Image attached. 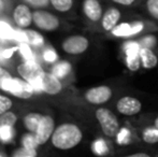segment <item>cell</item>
<instances>
[{
    "label": "cell",
    "mask_w": 158,
    "mask_h": 157,
    "mask_svg": "<svg viewBox=\"0 0 158 157\" xmlns=\"http://www.w3.org/2000/svg\"><path fill=\"white\" fill-rule=\"evenodd\" d=\"M150 32H158V24L148 16H143L135 12L106 34V38L128 41L139 39Z\"/></svg>",
    "instance_id": "1"
},
{
    "label": "cell",
    "mask_w": 158,
    "mask_h": 157,
    "mask_svg": "<svg viewBox=\"0 0 158 157\" xmlns=\"http://www.w3.org/2000/svg\"><path fill=\"white\" fill-rule=\"evenodd\" d=\"M81 108L86 114L90 116L99 136L115 143L117 136L123 128V122L121 121L119 116L109 105H100V107L81 105Z\"/></svg>",
    "instance_id": "2"
},
{
    "label": "cell",
    "mask_w": 158,
    "mask_h": 157,
    "mask_svg": "<svg viewBox=\"0 0 158 157\" xmlns=\"http://www.w3.org/2000/svg\"><path fill=\"white\" fill-rule=\"evenodd\" d=\"M126 88L127 87L122 82H110L87 88L82 93L81 97L79 98H81L82 105L85 107L110 105L117 95L121 94Z\"/></svg>",
    "instance_id": "3"
},
{
    "label": "cell",
    "mask_w": 158,
    "mask_h": 157,
    "mask_svg": "<svg viewBox=\"0 0 158 157\" xmlns=\"http://www.w3.org/2000/svg\"><path fill=\"white\" fill-rule=\"evenodd\" d=\"M84 130L77 122L68 121L56 126L51 138V143L59 151H70L82 143Z\"/></svg>",
    "instance_id": "4"
},
{
    "label": "cell",
    "mask_w": 158,
    "mask_h": 157,
    "mask_svg": "<svg viewBox=\"0 0 158 157\" xmlns=\"http://www.w3.org/2000/svg\"><path fill=\"white\" fill-rule=\"evenodd\" d=\"M109 107L121 118H130L142 113L144 103L141 97L132 94L129 88H126L117 95Z\"/></svg>",
    "instance_id": "5"
},
{
    "label": "cell",
    "mask_w": 158,
    "mask_h": 157,
    "mask_svg": "<svg viewBox=\"0 0 158 157\" xmlns=\"http://www.w3.org/2000/svg\"><path fill=\"white\" fill-rule=\"evenodd\" d=\"M133 13L135 12L131 9H126L123 6H115V4L106 3V10H104V13L96 31L106 36V34H109L118 24L125 21L127 17H129Z\"/></svg>",
    "instance_id": "6"
},
{
    "label": "cell",
    "mask_w": 158,
    "mask_h": 157,
    "mask_svg": "<svg viewBox=\"0 0 158 157\" xmlns=\"http://www.w3.org/2000/svg\"><path fill=\"white\" fill-rule=\"evenodd\" d=\"M106 6V2L104 0H82L81 12L84 21L95 31L101 21Z\"/></svg>",
    "instance_id": "7"
},
{
    "label": "cell",
    "mask_w": 158,
    "mask_h": 157,
    "mask_svg": "<svg viewBox=\"0 0 158 157\" xmlns=\"http://www.w3.org/2000/svg\"><path fill=\"white\" fill-rule=\"evenodd\" d=\"M90 40L84 35H72L61 42V50L71 56H79L89 50Z\"/></svg>",
    "instance_id": "8"
},
{
    "label": "cell",
    "mask_w": 158,
    "mask_h": 157,
    "mask_svg": "<svg viewBox=\"0 0 158 157\" xmlns=\"http://www.w3.org/2000/svg\"><path fill=\"white\" fill-rule=\"evenodd\" d=\"M115 156L121 157H158V147L135 143V144L118 147Z\"/></svg>",
    "instance_id": "9"
},
{
    "label": "cell",
    "mask_w": 158,
    "mask_h": 157,
    "mask_svg": "<svg viewBox=\"0 0 158 157\" xmlns=\"http://www.w3.org/2000/svg\"><path fill=\"white\" fill-rule=\"evenodd\" d=\"M17 72L21 78L29 82L33 88L45 73L43 67L37 60H24L21 65L17 66Z\"/></svg>",
    "instance_id": "10"
},
{
    "label": "cell",
    "mask_w": 158,
    "mask_h": 157,
    "mask_svg": "<svg viewBox=\"0 0 158 157\" xmlns=\"http://www.w3.org/2000/svg\"><path fill=\"white\" fill-rule=\"evenodd\" d=\"M32 21L37 28L44 31H54L60 27L58 16L46 10L37 9L32 12Z\"/></svg>",
    "instance_id": "11"
},
{
    "label": "cell",
    "mask_w": 158,
    "mask_h": 157,
    "mask_svg": "<svg viewBox=\"0 0 158 157\" xmlns=\"http://www.w3.org/2000/svg\"><path fill=\"white\" fill-rule=\"evenodd\" d=\"M64 90V84L52 72H45L39 83L35 85V92H43L51 96H57Z\"/></svg>",
    "instance_id": "12"
},
{
    "label": "cell",
    "mask_w": 158,
    "mask_h": 157,
    "mask_svg": "<svg viewBox=\"0 0 158 157\" xmlns=\"http://www.w3.org/2000/svg\"><path fill=\"white\" fill-rule=\"evenodd\" d=\"M127 123L132 127L139 143L158 147V128L148 125H133L125 119Z\"/></svg>",
    "instance_id": "13"
},
{
    "label": "cell",
    "mask_w": 158,
    "mask_h": 157,
    "mask_svg": "<svg viewBox=\"0 0 158 157\" xmlns=\"http://www.w3.org/2000/svg\"><path fill=\"white\" fill-rule=\"evenodd\" d=\"M6 93L21 99H29L35 94V88L28 81L23 78H14L10 81L6 88Z\"/></svg>",
    "instance_id": "14"
},
{
    "label": "cell",
    "mask_w": 158,
    "mask_h": 157,
    "mask_svg": "<svg viewBox=\"0 0 158 157\" xmlns=\"http://www.w3.org/2000/svg\"><path fill=\"white\" fill-rule=\"evenodd\" d=\"M56 128V123L55 119L51 114H45L43 115L41 122L39 124L37 131L35 132V136L37 138V141L40 145H43L48 143L52 138V134Z\"/></svg>",
    "instance_id": "15"
},
{
    "label": "cell",
    "mask_w": 158,
    "mask_h": 157,
    "mask_svg": "<svg viewBox=\"0 0 158 157\" xmlns=\"http://www.w3.org/2000/svg\"><path fill=\"white\" fill-rule=\"evenodd\" d=\"M13 21L17 27L26 29L33 23L32 12L30 8L25 3H19L14 8L12 13Z\"/></svg>",
    "instance_id": "16"
},
{
    "label": "cell",
    "mask_w": 158,
    "mask_h": 157,
    "mask_svg": "<svg viewBox=\"0 0 158 157\" xmlns=\"http://www.w3.org/2000/svg\"><path fill=\"white\" fill-rule=\"evenodd\" d=\"M133 125H148L158 128V112H148L141 113L135 118H125Z\"/></svg>",
    "instance_id": "17"
},
{
    "label": "cell",
    "mask_w": 158,
    "mask_h": 157,
    "mask_svg": "<svg viewBox=\"0 0 158 157\" xmlns=\"http://www.w3.org/2000/svg\"><path fill=\"white\" fill-rule=\"evenodd\" d=\"M42 118H43V114L40 113V112H30V113L26 114L23 118L24 127L29 132L35 134L37 131L38 127H39V124Z\"/></svg>",
    "instance_id": "18"
},
{
    "label": "cell",
    "mask_w": 158,
    "mask_h": 157,
    "mask_svg": "<svg viewBox=\"0 0 158 157\" xmlns=\"http://www.w3.org/2000/svg\"><path fill=\"white\" fill-rule=\"evenodd\" d=\"M141 8L148 19L158 24V0H143Z\"/></svg>",
    "instance_id": "19"
},
{
    "label": "cell",
    "mask_w": 158,
    "mask_h": 157,
    "mask_svg": "<svg viewBox=\"0 0 158 157\" xmlns=\"http://www.w3.org/2000/svg\"><path fill=\"white\" fill-rule=\"evenodd\" d=\"M71 71H72V66L67 60L58 61V63L55 64L52 67V69H51V72L60 80L64 79L68 74H70Z\"/></svg>",
    "instance_id": "20"
},
{
    "label": "cell",
    "mask_w": 158,
    "mask_h": 157,
    "mask_svg": "<svg viewBox=\"0 0 158 157\" xmlns=\"http://www.w3.org/2000/svg\"><path fill=\"white\" fill-rule=\"evenodd\" d=\"M50 3L60 13H69L73 10L74 0H50Z\"/></svg>",
    "instance_id": "21"
},
{
    "label": "cell",
    "mask_w": 158,
    "mask_h": 157,
    "mask_svg": "<svg viewBox=\"0 0 158 157\" xmlns=\"http://www.w3.org/2000/svg\"><path fill=\"white\" fill-rule=\"evenodd\" d=\"M17 51L23 57L24 60H37V57L33 53L31 45L27 42H19L17 43Z\"/></svg>",
    "instance_id": "22"
},
{
    "label": "cell",
    "mask_w": 158,
    "mask_h": 157,
    "mask_svg": "<svg viewBox=\"0 0 158 157\" xmlns=\"http://www.w3.org/2000/svg\"><path fill=\"white\" fill-rule=\"evenodd\" d=\"M26 35H27V43H29L31 46L35 48H40L44 45V37L38 31L32 29H27L26 28Z\"/></svg>",
    "instance_id": "23"
},
{
    "label": "cell",
    "mask_w": 158,
    "mask_h": 157,
    "mask_svg": "<svg viewBox=\"0 0 158 157\" xmlns=\"http://www.w3.org/2000/svg\"><path fill=\"white\" fill-rule=\"evenodd\" d=\"M15 129L14 126H2L0 127V142L1 143H10L15 138Z\"/></svg>",
    "instance_id": "24"
},
{
    "label": "cell",
    "mask_w": 158,
    "mask_h": 157,
    "mask_svg": "<svg viewBox=\"0 0 158 157\" xmlns=\"http://www.w3.org/2000/svg\"><path fill=\"white\" fill-rule=\"evenodd\" d=\"M106 3H111V4H115V6H123L126 9H137L140 8L142 6V2L143 0H104Z\"/></svg>",
    "instance_id": "25"
},
{
    "label": "cell",
    "mask_w": 158,
    "mask_h": 157,
    "mask_svg": "<svg viewBox=\"0 0 158 157\" xmlns=\"http://www.w3.org/2000/svg\"><path fill=\"white\" fill-rule=\"evenodd\" d=\"M15 29L9 23L0 21V39L1 40H14Z\"/></svg>",
    "instance_id": "26"
},
{
    "label": "cell",
    "mask_w": 158,
    "mask_h": 157,
    "mask_svg": "<svg viewBox=\"0 0 158 157\" xmlns=\"http://www.w3.org/2000/svg\"><path fill=\"white\" fill-rule=\"evenodd\" d=\"M16 123L17 115L14 112L8 111L0 114V127H2V126H15Z\"/></svg>",
    "instance_id": "27"
},
{
    "label": "cell",
    "mask_w": 158,
    "mask_h": 157,
    "mask_svg": "<svg viewBox=\"0 0 158 157\" xmlns=\"http://www.w3.org/2000/svg\"><path fill=\"white\" fill-rule=\"evenodd\" d=\"M22 145H23V147H28V149L37 150V147H39L40 144L38 143L35 134H33V132L28 131L27 134H25L23 137H22Z\"/></svg>",
    "instance_id": "28"
},
{
    "label": "cell",
    "mask_w": 158,
    "mask_h": 157,
    "mask_svg": "<svg viewBox=\"0 0 158 157\" xmlns=\"http://www.w3.org/2000/svg\"><path fill=\"white\" fill-rule=\"evenodd\" d=\"M11 156H13V157H35V156H38V152H37V150H35V149H28V147L22 145L21 147L15 150L14 152H12Z\"/></svg>",
    "instance_id": "29"
},
{
    "label": "cell",
    "mask_w": 158,
    "mask_h": 157,
    "mask_svg": "<svg viewBox=\"0 0 158 157\" xmlns=\"http://www.w3.org/2000/svg\"><path fill=\"white\" fill-rule=\"evenodd\" d=\"M12 78L13 76H11L8 70L4 69L3 67H0V89L6 92V88H8V85Z\"/></svg>",
    "instance_id": "30"
},
{
    "label": "cell",
    "mask_w": 158,
    "mask_h": 157,
    "mask_svg": "<svg viewBox=\"0 0 158 157\" xmlns=\"http://www.w3.org/2000/svg\"><path fill=\"white\" fill-rule=\"evenodd\" d=\"M13 107V101L10 97L6 96V95H0V114L8 112L12 109Z\"/></svg>",
    "instance_id": "31"
},
{
    "label": "cell",
    "mask_w": 158,
    "mask_h": 157,
    "mask_svg": "<svg viewBox=\"0 0 158 157\" xmlns=\"http://www.w3.org/2000/svg\"><path fill=\"white\" fill-rule=\"evenodd\" d=\"M42 59H43L45 63L54 64V63H56L57 59H58V55H57V53L55 52L53 48H46V50H44L43 53H42Z\"/></svg>",
    "instance_id": "32"
},
{
    "label": "cell",
    "mask_w": 158,
    "mask_h": 157,
    "mask_svg": "<svg viewBox=\"0 0 158 157\" xmlns=\"http://www.w3.org/2000/svg\"><path fill=\"white\" fill-rule=\"evenodd\" d=\"M17 51L16 48H0V59L6 60V59H10L13 56L15 52Z\"/></svg>",
    "instance_id": "33"
},
{
    "label": "cell",
    "mask_w": 158,
    "mask_h": 157,
    "mask_svg": "<svg viewBox=\"0 0 158 157\" xmlns=\"http://www.w3.org/2000/svg\"><path fill=\"white\" fill-rule=\"evenodd\" d=\"M14 41L19 42H27V35H26V30L23 28H19L15 29L14 34Z\"/></svg>",
    "instance_id": "34"
},
{
    "label": "cell",
    "mask_w": 158,
    "mask_h": 157,
    "mask_svg": "<svg viewBox=\"0 0 158 157\" xmlns=\"http://www.w3.org/2000/svg\"><path fill=\"white\" fill-rule=\"evenodd\" d=\"M25 2L29 3L30 6L35 8H42V6H48L50 3V0H24Z\"/></svg>",
    "instance_id": "35"
},
{
    "label": "cell",
    "mask_w": 158,
    "mask_h": 157,
    "mask_svg": "<svg viewBox=\"0 0 158 157\" xmlns=\"http://www.w3.org/2000/svg\"><path fill=\"white\" fill-rule=\"evenodd\" d=\"M4 9V2L3 0H0V12Z\"/></svg>",
    "instance_id": "36"
},
{
    "label": "cell",
    "mask_w": 158,
    "mask_h": 157,
    "mask_svg": "<svg viewBox=\"0 0 158 157\" xmlns=\"http://www.w3.org/2000/svg\"><path fill=\"white\" fill-rule=\"evenodd\" d=\"M0 156H6V154H4V153H0Z\"/></svg>",
    "instance_id": "37"
}]
</instances>
